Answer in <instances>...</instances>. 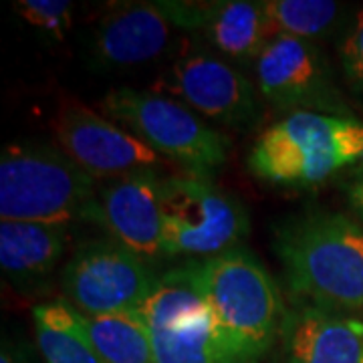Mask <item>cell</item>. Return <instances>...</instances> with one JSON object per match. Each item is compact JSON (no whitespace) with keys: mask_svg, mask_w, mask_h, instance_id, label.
<instances>
[{"mask_svg":"<svg viewBox=\"0 0 363 363\" xmlns=\"http://www.w3.org/2000/svg\"><path fill=\"white\" fill-rule=\"evenodd\" d=\"M289 291L325 311H363V228L343 214L315 212L277 238Z\"/></svg>","mask_w":363,"mask_h":363,"instance_id":"6da1fadb","label":"cell"},{"mask_svg":"<svg viewBox=\"0 0 363 363\" xmlns=\"http://www.w3.org/2000/svg\"><path fill=\"white\" fill-rule=\"evenodd\" d=\"M210 321L240 363H259L283 329V303L271 272L255 255L234 248L196 262Z\"/></svg>","mask_w":363,"mask_h":363,"instance_id":"7a4b0ae2","label":"cell"},{"mask_svg":"<svg viewBox=\"0 0 363 363\" xmlns=\"http://www.w3.org/2000/svg\"><path fill=\"white\" fill-rule=\"evenodd\" d=\"M363 160V121L351 116L291 111L262 131L248 169L264 182L313 188Z\"/></svg>","mask_w":363,"mask_h":363,"instance_id":"3957f363","label":"cell"},{"mask_svg":"<svg viewBox=\"0 0 363 363\" xmlns=\"http://www.w3.org/2000/svg\"><path fill=\"white\" fill-rule=\"evenodd\" d=\"M99 186L47 143L13 142L0 157V218L67 226L91 222Z\"/></svg>","mask_w":363,"mask_h":363,"instance_id":"277c9868","label":"cell"},{"mask_svg":"<svg viewBox=\"0 0 363 363\" xmlns=\"http://www.w3.org/2000/svg\"><path fill=\"white\" fill-rule=\"evenodd\" d=\"M101 111L188 176L210 180L226 164L228 138L168 95L121 87L105 95Z\"/></svg>","mask_w":363,"mask_h":363,"instance_id":"5b68a950","label":"cell"},{"mask_svg":"<svg viewBox=\"0 0 363 363\" xmlns=\"http://www.w3.org/2000/svg\"><path fill=\"white\" fill-rule=\"evenodd\" d=\"M135 315L150 331L156 363H240L214 331L196 262L162 272Z\"/></svg>","mask_w":363,"mask_h":363,"instance_id":"8992f818","label":"cell"},{"mask_svg":"<svg viewBox=\"0 0 363 363\" xmlns=\"http://www.w3.org/2000/svg\"><path fill=\"white\" fill-rule=\"evenodd\" d=\"M164 257H204L228 252L248 236L242 204L206 178H162Z\"/></svg>","mask_w":363,"mask_h":363,"instance_id":"52a82bcc","label":"cell"},{"mask_svg":"<svg viewBox=\"0 0 363 363\" xmlns=\"http://www.w3.org/2000/svg\"><path fill=\"white\" fill-rule=\"evenodd\" d=\"M150 260L117 245L93 240L75 250L63 269L65 301L83 317L135 313L157 283Z\"/></svg>","mask_w":363,"mask_h":363,"instance_id":"ba28073f","label":"cell"},{"mask_svg":"<svg viewBox=\"0 0 363 363\" xmlns=\"http://www.w3.org/2000/svg\"><path fill=\"white\" fill-rule=\"evenodd\" d=\"M259 93L274 107L347 116L321 49L311 40L272 37L255 63Z\"/></svg>","mask_w":363,"mask_h":363,"instance_id":"9c48e42d","label":"cell"},{"mask_svg":"<svg viewBox=\"0 0 363 363\" xmlns=\"http://www.w3.org/2000/svg\"><path fill=\"white\" fill-rule=\"evenodd\" d=\"M160 93L190 107L194 113L222 128L247 130L260 116L255 85L218 55L196 51L180 57Z\"/></svg>","mask_w":363,"mask_h":363,"instance_id":"30bf717a","label":"cell"},{"mask_svg":"<svg viewBox=\"0 0 363 363\" xmlns=\"http://www.w3.org/2000/svg\"><path fill=\"white\" fill-rule=\"evenodd\" d=\"M55 131L61 150L95 180H116L162 164V156L133 133L79 104L59 113Z\"/></svg>","mask_w":363,"mask_h":363,"instance_id":"8fae6325","label":"cell"},{"mask_svg":"<svg viewBox=\"0 0 363 363\" xmlns=\"http://www.w3.org/2000/svg\"><path fill=\"white\" fill-rule=\"evenodd\" d=\"M91 222L142 259H162V178L154 169H143L99 186Z\"/></svg>","mask_w":363,"mask_h":363,"instance_id":"7c38bea8","label":"cell"},{"mask_svg":"<svg viewBox=\"0 0 363 363\" xmlns=\"http://www.w3.org/2000/svg\"><path fill=\"white\" fill-rule=\"evenodd\" d=\"M172 0L123 2L101 18L93 39V55L107 69H131L164 57L178 35Z\"/></svg>","mask_w":363,"mask_h":363,"instance_id":"4fadbf2b","label":"cell"},{"mask_svg":"<svg viewBox=\"0 0 363 363\" xmlns=\"http://www.w3.org/2000/svg\"><path fill=\"white\" fill-rule=\"evenodd\" d=\"M176 18L184 33L202 37L228 63L255 65L272 39L260 2H176Z\"/></svg>","mask_w":363,"mask_h":363,"instance_id":"5bb4252c","label":"cell"},{"mask_svg":"<svg viewBox=\"0 0 363 363\" xmlns=\"http://www.w3.org/2000/svg\"><path fill=\"white\" fill-rule=\"evenodd\" d=\"M285 363H363V321L303 307L285 323Z\"/></svg>","mask_w":363,"mask_h":363,"instance_id":"9a60e30c","label":"cell"},{"mask_svg":"<svg viewBox=\"0 0 363 363\" xmlns=\"http://www.w3.org/2000/svg\"><path fill=\"white\" fill-rule=\"evenodd\" d=\"M67 226L2 220L0 267L13 281L45 279L67 248Z\"/></svg>","mask_w":363,"mask_h":363,"instance_id":"2e32d148","label":"cell"},{"mask_svg":"<svg viewBox=\"0 0 363 363\" xmlns=\"http://www.w3.org/2000/svg\"><path fill=\"white\" fill-rule=\"evenodd\" d=\"M33 321L45 363H107L87 335L81 315L67 301L37 305Z\"/></svg>","mask_w":363,"mask_h":363,"instance_id":"e0dca14e","label":"cell"},{"mask_svg":"<svg viewBox=\"0 0 363 363\" xmlns=\"http://www.w3.org/2000/svg\"><path fill=\"white\" fill-rule=\"evenodd\" d=\"M81 319L95 350L107 363H156L150 331L135 313L99 317L81 315Z\"/></svg>","mask_w":363,"mask_h":363,"instance_id":"ac0fdd59","label":"cell"},{"mask_svg":"<svg viewBox=\"0 0 363 363\" xmlns=\"http://www.w3.org/2000/svg\"><path fill=\"white\" fill-rule=\"evenodd\" d=\"M271 37L315 40L331 30L339 16L329 0H260Z\"/></svg>","mask_w":363,"mask_h":363,"instance_id":"d6986e66","label":"cell"},{"mask_svg":"<svg viewBox=\"0 0 363 363\" xmlns=\"http://www.w3.org/2000/svg\"><path fill=\"white\" fill-rule=\"evenodd\" d=\"M16 13L43 37L63 40L73 25V4L67 0H21Z\"/></svg>","mask_w":363,"mask_h":363,"instance_id":"ffe728a7","label":"cell"},{"mask_svg":"<svg viewBox=\"0 0 363 363\" xmlns=\"http://www.w3.org/2000/svg\"><path fill=\"white\" fill-rule=\"evenodd\" d=\"M339 55L347 83L363 95V11L355 14L350 30L341 40Z\"/></svg>","mask_w":363,"mask_h":363,"instance_id":"44dd1931","label":"cell"},{"mask_svg":"<svg viewBox=\"0 0 363 363\" xmlns=\"http://www.w3.org/2000/svg\"><path fill=\"white\" fill-rule=\"evenodd\" d=\"M351 206L355 208V212L359 214V218L363 220V176L357 182H353L350 190Z\"/></svg>","mask_w":363,"mask_h":363,"instance_id":"7402d4cb","label":"cell"},{"mask_svg":"<svg viewBox=\"0 0 363 363\" xmlns=\"http://www.w3.org/2000/svg\"><path fill=\"white\" fill-rule=\"evenodd\" d=\"M0 363H26L25 357L14 350L13 345L2 343V351H0Z\"/></svg>","mask_w":363,"mask_h":363,"instance_id":"603a6c76","label":"cell"}]
</instances>
